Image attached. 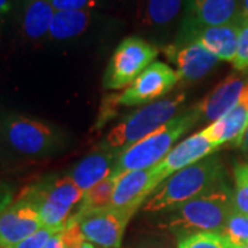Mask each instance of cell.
<instances>
[{
  "mask_svg": "<svg viewBox=\"0 0 248 248\" xmlns=\"http://www.w3.org/2000/svg\"><path fill=\"white\" fill-rule=\"evenodd\" d=\"M55 11H69V10H90L97 1L95 0H50Z\"/></svg>",
  "mask_w": 248,
  "mask_h": 248,
  "instance_id": "28",
  "label": "cell"
},
{
  "mask_svg": "<svg viewBox=\"0 0 248 248\" xmlns=\"http://www.w3.org/2000/svg\"><path fill=\"white\" fill-rule=\"evenodd\" d=\"M241 248H248V246H246V247H241Z\"/></svg>",
  "mask_w": 248,
  "mask_h": 248,
  "instance_id": "37",
  "label": "cell"
},
{
  "mask_svg": "<svg viewBox=\"0 0 248 248\" xmlns=\"http://www.w3.org/2000/svg\"><path fill=\"white\" fill-rule=\"evenodd\" d=\"M247 81V78L244 75H229L207 97L202 99V102H199L193 108L199 120L214 123L223 115H226L231 109L237 105Z\"/></svg>",
  "mask_w": 248,
  "mask_h": 248,
  "instance_id": "15",
  "label": "cell"
},
{
  "mask_svg": "<svg viewBox=\"0 0 248 248\" xmlns=\"http://www.w3.org/2000/svg\"><path fill=\"white\" fill-rule=\"evenodd\" d=\"M0 138L19 156L45 159L63 148V135L51 124L19 113L0 117Z\"/></svg>",
  "mask_w": 248,
  "mask_h": 248,
  "instance_id": "4",
  "label": "cell"
},
{
  "mask_svg": "<svg viewBox=\"0 0 248 248\" xmlns=\"http://www.w3.org/2000/svg\"><path fill=\"white\" fill-rule=\"evenodd\" d=\"M243 75H244V76H246V78H247V80H248V69H247V71L243 72Z\"/></svg>",
  "mask_w": 248,
  "mask_h": 248,
  "instance_id": "35",
  "label": "cell"
},
{
  "mask_svg": "<svg viewBox=\"0 0 248 248\" xmlns=\"http://www.w3.org/2000/svg\"><path fill=\"white\" fill-rule=\"evenodd\" d=\"M152 179L153 167L128 171L119 175L110 207L134 215L135 211L145 203V200L153 193Z\"/></svg>",
  "mask_w": 248,
  "mask_h": 248,
  "instance_id": "16",
  "label": "cell"
},
{
  "mask_svg": "<svg viewBox=\"0 0 248 248\" xmlns=\"http://www.w3.org/2000/svg\"><path fill=\"white\" fill-rule=\"evenodd\" d=\"M225 169L218 156H208L195 164L175 172L160 184L152 193L143 211L159 213L163 210H172L196 196L202 195L223 181Z\"/></svg>",
  "mask_w": 248,
  "mask_h": 248,
  "instance_id": "2",
  "label": "cell"
},
{
  "mask_svg": "<svg viewBox=\"0 0 248 248\" xmlns=\"http://www.w3.org/2000/svg\"><path fill=\"white\" fill-rule=\"evenodd\" d=\"M21 193L29 196L39 204L43 226L58 231L65 228L73 208L80 205L84 197V192L68 174L43 178L25 187Z\"/></svg>",
  "mask_w": 248,
  "mask_h": 248,
  "instance_id": "6",
  "label": "cell"
},
{
  "mask_svg": "<svg viewBox=\"0 0 248 248\" xmlns=\"http://www.w3.org/2000/svg\"><path fill=\"white\" fill-rule=\"evenodd\" d=\"M234 190H233V202L234 210L237 213L248 217V164L239 163L236 164L234 171Z\"/></svg>",
  "mask_w": 248,
  "mask_h": 248,
  "instance_id": "24",
  "label": "cell"
},
{
  "mask_svg": "<svg viewBox=\"0 0 248 248\" xmlns=\"http://www.w3.org/2000/svg\"><path fill=\"white\" fill-rule=\"evenodd\" d=\"M159 50L155 45L138 36L123 39L112 54L104 75V87L109 90H120L131 84L153 60Z\"/></svg>",
  "mask_w": 248,
  "mask_h": 248,
  "instance_id": "7",
  "label": "cell"
},
{
  "mask_svg": "<svg viewBox=\"0 0 248 248\" xmlns=\"http://www.w3.org/2000/svg\"><path fill=\"white\" fill-rule=\"evenodd\" d=\"M123 151H102L91 153L69 171V177L75 181L83 192H87L93 186L99 184L105 178L112 175L117 159Z\"/></svg>",
  "mask_w": 248,
  "mask_h": 248,
  "instance_id": "18",
  "label": "cell"
},
{
  "mask_svg": "<svg viewBox=\"0 0 248 248\" xmlns=\"http://www.w3.org/2000/svg\"><path fill=\"white\" fill-rule=\"evenodd\" d=\"M234 213L233 193L221 182L202 195L170 210L166 226L178 233H223Z\"/></svg>",
  "mask_w": 248,
  "mask_h": 248,
  "instance_id": "1",
  "label": "cell"
},
{
  "mask_svg": "<svg viewBox=\"0 0 248 248\" xmlns=\"http://www.w3.org/2000/svg\"><path fill=\"white\" fill-rule=\"evenodd\" d=\"M185 101V94H175L174 97L163 98L146 107L127 115L120 123L115 125L104 142L101 149L124 151L125 148L141 141L146 135L156 131L163 124L174 119L179 107Z\"/></svg>",
  "mask_w": 248,
  "mask_h": 248,
  "instance_id": "5",
  "label": "cell"
},
{
  "mask_svg": "<svg viewBox=\"0 0 248 248\" xmlns=\"http://www.w3.org/2000/svg\"><path fill=\"white\" fill-rule=\"evenodd\" d=\"M233 66L237 71H247L248 69V21H241L240 24L239 45L237 53L233 60Z\"/></svg>",
  "mask_w": 248,
  "mask_h": 248,
  "instance_id": "26",
  "label": "cell"
},
{
  "mask_svg": "<svg viewBox=\"0 0 248 248\" xmlns=\"http://www.w3.org/2000/svg\"><path fill=\"white\" fill-rule=\"evenodd\" d=\"M116 184H117V177L109 175L104 181H101L99 184L89 189L87 192H84V197L80 203L78 211H90V210L110 207Z\"/></svg>",
  "mask_w": 248,
  "mask_h": 248,
  "instance_id": "22",
  "label": "cell"
},
{
  "mask_svg": "<svg viewBox=\"0 0 248 248\" xmlns=\"http://www.w3.org/2000/svg\"><path fill=\"white\" fill-rule=\"evenodd\" d=\"M223 236H226L231 240L233 246L237 248L246 247L248 246V217L243 214L237 213L234 210V213L232 214L229 221L225 226V231L222 233Z\"/></svg>",
  "mask_w": 248,
  "mask_h": 248,
  "instance_id": "25",
  "label": "cell"
},
{
  "mask_svg": "<svg viewBox=\"0 0 248 248\" xmlns=\"http://www.w3.org/2000/svg\"><path fill=\"white\" fill-rule=\"evenodd\" d=\"M13 10V0H0V18L9 16Z\"/></svg>",
  "mask_w": 248,
  "mask_h": 248,
  "instance_id": "31",
  "label": "cell"
},
{
  "mask_svg": "<svg viewBox=\"0 0 248 248\" xmlns=\"http://www.w3.org/2000/svg\"><path fill=\"white\" fill-rule=\"evenodd\" d=\"M55 9L50 0H25L21 17V31L31 42L48 36Z\"/></svg>",
  "mask_w": 248,
  "mask_h": 248,
  "instance_id": "19",
  "label": "cell"
},
{
  "mask_svg": "<svg viewBox=\"0 0 248 248\" xmlns=\"http://www.w3.org/2000/svg\"><path fill=\"white\" fill-rule=\"evenodd\" d=\"M164 53L177 65L179 81L195 83L213 71L218 58L197 42L175 43L164 48Z\"/></svg>",
  "mask_w": 248,
  "mask_h": 248,
  "instance_id": "13",
  "label": "cell"
},
{
  "mask_svg": "<svg viewBox=\"0 0 248 248\" xmlns=\"http://www.w3.org/2000/svg\"><path fill=\"white\" fill-rule=\"evenodd\" d=\"M13 202V189L9 185L0 182V213ZM1 247V246H0Z\"/></svg>",
  "mask_w": 248,
  "mask_h": 248,
  "instance_id": "29",
  "label": "cell"
},
{
  "mask_svg": "<svg viewBox=\"0 0 248 248\" xmlns=\"http://www.w3.org/2000/svg\"><path fill=\"white\" fill-rule=\"evenodd\" d=\"M248 128V81L240 95L237 105L231 109L221 119L207 125L203 130L204 135L213 142L218 149L221 145L232 143L239 145L244 131Z\"/></svg>",
  "mask_w": 248,
  "mask_h": 248,
  "instance_id": "17",
  "label": "cell"
},
{
  "mask_svg": "<svg viewBox=\"0 0 248 248\" xmlns=\"http://www.w3.org/2000/svg\"><path fill=\"white\" fill-rule=\"evenodd\" d=\"M43 228L39 204L29 196L19 193L16 200L0 213V246L13 248Z\"/></svg>",
  "mask_w": 248,
  "mask_h": 248,
  "instance_id": "10",
  "label": "cell"
},
{
  "mask_svg": "<svg viewBox=\"0 0 248 248\" xmlns=\"http://www.w3.org/2000/svg\"><path fill=\"white\" fill-rule=\"evenodd\" d=\"M178 73L164 62H153L120 94L109 95V101L117 107H135L152 104L164 97L177 86Z\"/></svg>",
  "mask_w": 248,
  "mask_h": 248,
  "instance_id": "9",
  "label": "cell"
},
{
  "mask_svg": "<svg viewBox=\"0 0 248 248\" xmlns=\"http://www.w3.org/2000/svg\"><path fill=\"white\" fill-rule=\"evenodd\" d=\"M61 232H58L57 234H54L53 237L48 240V243L46 244L45 248H68L66 244H65V241H63V239H62Z\"/></svg>",
  "mask_w": 248,
  "mask_h": 248,
  "instance_id": "30",
  "label": "cell"
},
{
  "mask_svg": "<svg viewBox=\"0 0 248 248\" xmlns=\"http://www.w3.org/2000/svg\"><path fill=\"white\" fill-rule=\"evenodd\" d=\"M185 19L182 25L222 27L241 24L240 0H184Z\"/></svg>",
  "mask_w": 248,
  "mask_h": 248,
  "instance_id": "14",
  "label": "cell"
},
{
  "mask_svg": "<svg viewBox=\"0 0 248 248\" xmlns=\"http://www.w3.org/2000/svg\"><path fill=\"white\" fill-rule=\"evenodd\" d=\"M215 149L217 148L214 146L213 142L204 135L203 131L187 137L185 141L172 148L159 164L153 167V179H152L153 192L167 178L200 160L208 157V155L214 153Z\"/></svg>",
  "mask_w": 248,
  "mask_h": 248,
  "instance_id": "11",
  "label": "cell"
},
{
  "mask_svg": "<svg viewBox=\"0 0 248 248\" xmlns=\"http://www.w3.org/2000/svg\"><path fill=\"white\" fill-rule=\"evenodd\" d=\"M91 24L90 10H69L55 11L48 37L53 40L63 42L83 35Z\"/></svg>",
  "mask_w": 248,
  "mask_h": 248,
  "instance_id": "21",
  "label": "cell"
},
{
  "mask_svg": "<svg viewBox=\"0 0 248 248\" xmlns=\"http://www.w3.org/2000/svg\"><path fill=\"white\" fill-rule=\"evenodd\" d=\"M197 122L199 117L193 109H190L185 115L171 119L156 131L142 138L141 141L125 148L117 159L112 175L119 177L128 171L155 167L169 155L178 138L189 131Z\"/></svg>",
  "mask_w": 248,
  "mask_h": 248,
  "instance_id": "3",
  "label": "cell"
},
{
  "mask_svg": "<svg viewBox=\"0 0 248 248\" xmlns=\"http://www.w3.org/2000/svg\"><path fill=\"white\" fill-rule=\"evenodd\" d=\"M178 248H237L222 233L185 234L178 241Z\"/></svg>",
  "mask_w": 248,
  "mask_h": 248,
  "instance_id": "23",
  "label": "cell"
},
{
  "mask_svg": "<svg viewBox=\"0 0 248 248\" xmlns=\"http://www.w3.org/2000/svg\"><path fill=\"white\" fill-rule=\"evenodd\" d=\"M133 214L113 207L76 211L68 222L78 223L84 239L99 248H120L124 231Z\"/></svg>",
  "mask_w": 248,
  "mask_h": 248,
  "instance_id": "8",
  "label": "cell"
},
{
  "mask_svg": "<svg viewBox=\"0 0 248 248\" xmlns=\"http://www.w3.org/2000/svg\"><path fill=\"white\" fill-rule=\"evenodd\" d=\"M237 146L241 148V151L244 152V153H246V156L248 157V128L244 131V134H243V137H241V140H240Z\"/></svg>",
  "mask_w": 248,
  "mask_h": 248,
  "instance_id": "32",
  "label": "cell"
},
{
  "mask_svg": "<svg viewBox=\"0 0 248 248\" xmlns=\"http://www.w3.org/2000/svg\"><path fill=\"white\" fill-rule=\"evenodd\" d=\"M58 232L61 231L48 228V226H43L42 229H39L36 233L31 234L25 240H22L19 244L13 248H45L46 244L48 243V240L51 239L54 234H57Z\"/></svg>",
  "mask_w": 248,
  "mask_h": 248,
  "instance_id": "27",
  "label": "cell"
},
{
  "mask_svg": "<svg viewBox=\"0 0 248 248\" xmlns=\"http://www.w3.org/2000/svg\"><path fill=\"white\" fill-rule=\"evenodd\" d=\"M184 0H138L137 22L145 28H164L179 16Z\"/></svg>",
  "mask_w": 248,
  "mask_h": 248,
  "instance_id": "20",
  "label": "cell"
},
{
  "mask_svg": "<svg viewBox=\"0 0 248 248\" xmlns=\"http://www.w3.org/2000/svg\"><path fill=\"white\" fill-rule=\"evenodd\" d=\"M240 24L222 27L182 25L177 43L197 42L219 61L233 62L239 45Z\"/></svg>",
  "mask_w": 248,
  "mask_h": 248,
  "instance_id": "12",
  "label": "cell"
},
{
  "mask_svg": "<svg viewBox=\"0 0 248 248\" xmlns=\"http://www.w3.org/2000/svg\"><path fill=\"white\" fill-rule=\"evenodd\" d=\"M79 248H95V247H94V244H91L90 241H87V240H86V241H84V243H83V244H81Z\"/></svg>",
  "mask_w": 248,
  "mask_h": 248,
  "instance_id": "34",
  "label": "cell"
},
{
  "mask_svg": "<svg viewBox=\"0 0 248 248\" xmlns=\"http://www.w3.org/2000/svg\"><path fill=\"white\" fill-rule=\"evenodd\" d=\"M240 6H241L243 21H248V0H240Z\"/></svg>",
  "mask_w": 248,
  "mask_h": 248,
  "instance_id": "33",
  "label": "cell"
},
{
  "mask_svg": "<svg viewBox=\"0 0 248 248\" xmlns=\"http://www.w3.org/2000/svg\"><path fill=\"white\" fill-rule=\"evenodd\" d=\"M141 248H163V247H141Z\"/></svg>",
  "mask_w": 248,
  "mask_h": 248,
  "instance_id": "36",
  "label": "cell"
}]
</instances>
